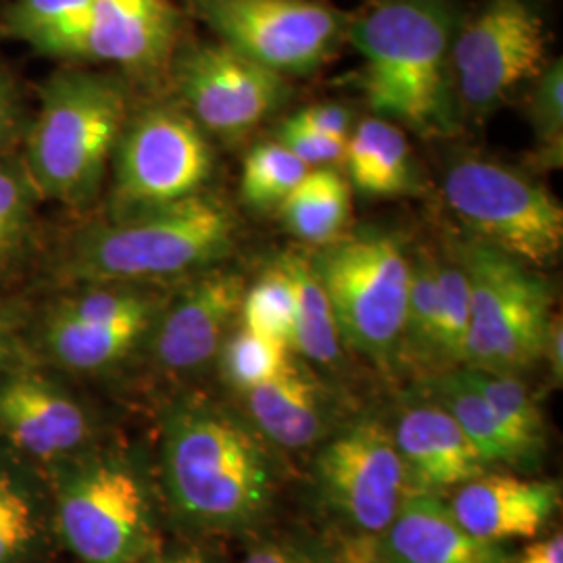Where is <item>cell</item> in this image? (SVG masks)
Wrapping results in <instances>:
<instances>
[{"instance_id": "cell-1", "label": "cell", "mask_w": 563, "mask_h": 563, "mask_svg": "<svg viewBox=\"0 0 563 563\" xmlns=\"http://www.w3.org/2000/svg\"><path fill=\"white\" fill-rule=\"evenodd\" d=\"M457 0H365L346 42L362 55L369 107L423 139L453 136L462 115L453 84Z\"/></svg>"}, {"instance_id": "cell-20", "label": "cell", "mask_w": 563, "mask_h": 563, "mask_svg": "<svg viewBox=\"0 0 563 563\" xmlns=\"http://www.w3.org/2000/svg\"><path fill=\"white\" fill-rule=\"evenodd\" d=\"M246 407L263 434L286 449L316 443L325 423L320 388L297 363L274 380L249 390Z\"/></svg>"}, {"instance_id": "cell-22", "label": "cell", "mask_w": 563, "mask_h": 563, "mask_svg": "<svg viewBox=\"0 0 563 563\" xmlns=\"http://www.w3.org/2000/svg\"><path fill=\"white\" fill-rule=\"evenodd\" d=\"M430 393L432 399L441 402L453 416L465 439L483 457L484 465H520L541 453L495 413V409L484 401L483 395L467 380L463 367L434 376L430 380Z\"/></svg>"}, {"instance_id": "cell-6", "label": "cell", "mask_w": 563, "mask_h": 563, "mask_svg": "<svg viewBox=\"0 0 563 563\" xmlns=\"http://www.w3.org/2000/svg\"><path fill=\"white\" fill-rule=\"evenodd\" d=\"M455 257L470 286V332L463 367L514 374L543 357L551 313L549 284L526 263L476 239Z\"/></svg>"}, {"instance_id": "cell-25", "label": "cell", "mask_w": 563, "mask_h": 563, "mask_svg": "<svg viewBox=\"0 0 563 563\" xmlns=\"http://www.w3.org/2000/svg\"><path fill=\"white\" fill-rule=\"evenodd\" d=\"M278 211L292 236L325 246L344 234L351 218V184L330 167L309 169Z\"/></svg>"}, {"instance_id": "cell-3", "label": "cell", "mask_w": 563, "mask_h": 563, "mask_svg": "<svg viewBox=\"0 0 563 563\" xmlns=\"http://www.w3.org/2000/svg\"><path fill=\"white\" fill-rule=\"evenodd\" d=\"M128 113V88L115 76L67 69L46 81L21 157L38 199L74 207L92 201Z\"/></svg>"}, {"instance_id": "cell-7", "label": "cell", "mask_w": 563, "mask_h": 563, "mask_svg": "<svg viewBox=\"0 0 563 563\" xmlns=\"http://www.w3.org/2000/svg\"><path fill=\"white\" fill-rule=\"evenodd\" d=\"M55 522L81 563H142L155 553L146 486L132 465L118 457L95 455L60 467Z\"/></svg>"}, {"instance_id": "cell-5", "label": "cell", "mask_w": 563, "mask_h": 563, "mask_svg": "<svg viewBox=\"0 0 563 563\" xmlns=\"http://www.w3.org/2000/svg\"><path fill=\"white\" fill-rule=\"evenodd\" d=\"M311 262L341 341L369 362L390 367L401 351L411 278L401 241L388 232L363 230L325 244Z\"/></svg>"}, {"instance_id": "cell-28", "label": "cell", "mask_w": 563, "mask_h": 563, "mask_svg": "<svg viewBox=\"0 0 563 563\" xmlns=\"http://www.w3.org/2000/svg\"><path fill=\"white\" fill-rule=\"evenodd\" d=\"M418 367H444L441 344V302L437 282V255L420 251L411 260L409 297L402 328L401 351Z\"/></svg>"}, {"instance_id": "cell-13", "label": "cell", "mask_w": 563, "mask_h": 563, "mask_svg": "<svg viewBox=\"0 0 563 563\" xmlns=\"http://www.w3.org/2000/svg\"><path fill=\"white\" fill-rule=\"evenodd\" d=\"M318 478L325 501L357 534L380 537L409 493L393 430L363 420L323 446Z\"/></svg>"}, {"instance_id": "cell-2", "label": "cell", "mask_w": 563, "mask_h": 563, "mask_svg": "<svg viewBox=\"0 0 563 563\" xmlns=\"http://www.w3.org/2000/svg\"><path fill=\"white\" fill-rule=\"evenodd\" d=\"M163 481L181 520L209 532H239L262 520L274 476L244 423L211 405H184L163 426Z\"/></svg>"}, {"instance_id": "cell-23", "label": "cell", "mask_w": 563, "mask_h": 563, "mask_svg": "<svg viewBox=\"0 0 563 563\" xmlns=\"http://www.w3.org/2000/svg\"><path fill=\"white\" fill-rule=\"evenodd\" d=\"M92 0H15L2 15V32L36 51L86 59Z\"/></svg>"}, {"instance_id": "cell-34", "label": "cell", "mask_w": 563, "mask_h": 563, "mask_svg": "<svg viewBox=\"0 0 563 563\" xmlns=\"http://www.w3.org/2000/svg\"><path fill=\"white\" fill-rule=\"evenodd\" d=\"M38 199L21 159L0 162V269L20 253Z\"/></svg>"}, {"instance_id": "cell-29", "label": "cell", "mask_w": 563, "mask_h": 563, "mask_svg": "<svg viewBox=\"0 0 563 563\" xmlns=\"http://www.w3.org/2000/svg\"><path fill=\"white\" fill-rule=\"evenodd\" d=\"M241 320L242 328L292 349L295 292L280 262L272 263L255 284L244 290Z\"/></svg>"}, {"instance_id": "cell-37", "label": "cell", "mask_w": 563, "mask_h": 563, "mask_svg": "<svg viewBox=\"0 0 563 563\" xmlns=\"http://www.w3.org/2000/svg\"><path fill=\"white\" fill-rule=\"evenodd\" d=\"M288 120L299 123L311 132L328 136V139H336V141H349V136L353 132V113L342 104L328 102V104L302 107Z\"/></svg>"}, {"instance_id": "cell-17", "label": "cell", "mask_w": 563, "mask_h": 563, "mask_svg": "<svg viewBox=\"0 0 563 563\" xmlns=\"http://www.w3.org/2000/svg\"><path fill=\"white\" fill-rule=\"evenodd\" d=\"M562 504L553 481H528L511 474H481L462 484L449 509L463 528L486 543L534 539Z\"/></svg>"}, {"instance_id": "cell-16", "label": "cell", "mask_w": 563, "mask_h": 563, "mask_svg": "<svg viewBox=\"0 0 563 563\" xmlns=\"http://www.w3.org/2000/svg\"><path fill=\"white\" fill-rule=\"evenodd\" d=\"M0 432L21 453L57 462L88 443L92 426L80 401L59 384L23 372L0 380Z\"/></svg>"}, {"instance_id": "cell-31", "label": "cell", "mask_w": 563, "mask_h": 563, "mask_svg": "<svg viewBox=\"0 0 563 563\" xmlns=\"http://www.w3.org/2000/svg\"><path fill=\"white\" fill-rule=\"evenodd\" d=\"M309 174L280 142H263L249 151L242 165L241 195L255 209L278 207Z\"/></svg>"}, {"instance_id": "cell-21", "label": "cell", "mask_w": 563, "mask_h": 563, "mask_svg": "<svg viewBox=\"0 0 563 563\" xmlns=\"http://www.w3.org/2000/svg\"><path fill=\"white\" fill-rule=\"evenodd\" d=\"M349 180L367 197L407 195L416 186V163L401 125L383 118L363 120L344 148Z\"/></svg>"}, {"instance_id": "cell-40", "label": "cell", "mask_w": 563, "mask_h": 563, "mask_svg": "<svg viewBox=\"0 0 563 563\" xmlns=\"http://www.w3.org/2000/svg\"><path fill=\"white\" fill-rule=\"evenodd\" d=\"M328 563H386L378 544V537L355 534L346 539Z\"/></svg>"}, {"instance_id": "cell-42", "label": "cell", "mask_w": 563, "mask_h": 563, "mask_svg": "<svg viewBox=\"0 0 563 563\" xmlns=\"http://www.w3.org/2000/svg\"><path fill=\"white\" fill-rule=\"evenodd\" d=\"M516 563H563L562 534L558 532L555 537L530 544Z\"/></svg>"}, {"instance_id": "cell-27", "label": "cell", "mask_w": 563, "mask_h": 563, "mask_svg": "<svg viewBox=\"0 0 563 563\" xmlns=\"http://www.w3.org/2000/svg\"><path fill=\"white\" fill-rule=\"evenodd\" d=\"M46 541V511L32 483L0 462V563H34Z\"/></svg>"}, {"instance_id": "cell-19", "label": "cell", "mask_w": 563, "mask_h": 563, "mask_svg": "<svg viewBox=\"0 0 563 563\" xmlns=\"http://www.w3.org/2000/svg\"><path fill=\"white\" fill-rule=\"evenodd\" d=\"M378 544L386 563H514L501 544L470 534L439 495L420 490L407 493Z\"/></svg>"}, {"instance_id": "cell-39", "label": "cell", "mask_w": 563, "mask_h": 563, "mask_svg": "<svg viewBox=\"0 0 563 563\" xmlns=\"http://www.w3.org/2000/svg\"><path fill=\"white\" fill-rule=\"evenodd\" d=\"M242 563H328L313 551L290 541H269L255 547Z\"/></svg>"}, {"instance_id": "cell-8", "label": "cell", "mask_w": 563, "mask_h": 563, "mask_svg": "<svg viewBox=\"0 0 563 563\" xmlns=\"http://www.w3.org/2000/svg\"><path fill=\"white\" fill-rule=\"evenodd\" d=\"M444 197L472 239L530 267L562 255L563 209L541 184L504 163L463 157L444 176Z\"/></svg>"}, {"instance_id": "cell-18", "label": "cell", "mask_w": 563, "mask_h": 563, "mask_svg": "<svg viewBox=\"0 0 563 563\" xmlns=\"http://www.w3.org/2000/svg\"><path fill=\"white\" fill-rule=\"evenodd\" d=\"M393 439L411 484L409 490L439 495L484 474L483 457L434 399L409 402L399 413Z\"/></svg>"}, {"instance_id": "cell-9", "label": "cell", "mask_w": 563, "mask_h": 563, "mask_svg": "<svg viewBox=\"0 0 563 563\" xmlns=\"http://www.w3.org/2000/svg\"><path fill=\"white\" fill-rule=\"evenodd\" d=\"M547 65V23L534 0H486L463 18L453 44L462 121L483 120L511 101Z\"/></svg>"}, {"instance_id": "cell-14", "label": "cell", "mask_w": 563, "mask_h": 563, "mask_svg": "<svg viewBox=\"0 0 563 563\" xmlns=\"http://www.w3.org/2000/svg\"><path fill=\"white\" fill-rule=\"evenodd\" d=\"M244 278L234 272H207L165 311L155 330L153 353L169 372H195L213 362L232 323L241 318Z\"/></svg>"}, {"instance_id": "cell-41", "label": "cell", "mask_w": 563, "mask_h": 563, "mask_svg": "<svg viewBox=\"0 0 563 563\" xmlns=\"http://www.w3.org/2000/svg\"><path fill=\"white\" fill-rule=\"evenodd\" d=\"M543 357L549 360V367L553 374V380L562 384L563 378V325L560 316H553L549 328H547V339H544Z\"/></svg>"}, {"instance_id": "cell-24", "label": "cell", "mask_w": 563, "mask_h": 563, "mask_svg": "<svg viewBox=\"0 0 563 563\" xmlns=\"http://www.w3.org/2000/svg\"><path fill=\"white\" fill-rule=\"evenodd\" d=\"M153 320L88 322L53 311L44 328V344L55 362L76 372H95L123 360Z\"/></svg>"}, {"instance_id": "cell-32", "label": "cell", "mask_w": 563, "mask_h": 563, "mask_svg": "<svg viewBox=\"0 0 563 563\" xmlns=\"http://www.w3.org/2000/svg\"><path fill=\"white\" fill-rule=\"evenodd\" d=\"M467 380L481 393L495 413L511 430H516L523 441L543 446V416L528 388L514 374L484 372L474 367H463Z\"/></svg>"}, {"instance_id": "cell-12", "label": "cell", "mask_w": 563, "mask_h": 563, "mask_svg": "<svg viewBox=\"0 0 563 563\" xmlns=\"http://www.w3.org/2000/svg\"><path fill=\"white\" fill-rule=\"evenodd\" d=\"M184 111L202 132L236 141L276 115L292 97L288 78L222 42L184 46L172 60Z\"/></svg>"}, {"instance_id": "cell-11", "label": "cell", "mask_w": 563, "mask_h": 563, "mask_svg": "<svg viewBox=\"0 0 563 563\" xmlns=\"http://www.w3.org/2000/svg\"><path fill=\"white\" fill-rule=\"evenodd\" d=\"M213 169L207 134L184 109L151 107L128 121L115 146L113 218L190 199Z\"/></svg>"}, {"instance_id": "cell-38", "label": "cell", "mask_w": 563, "mask_h": 563, "mask_svg": "<svg viewBox=\"0 0 563 563\" xmlns=\"http://www.w3.org/2000/svg\"><path fill=\"white\" fill-rule=\"evenodd\" d=\"M20 97L15 84L0 69V162L9 157V148L20 132Z\"/></svg>"}, {"instance_id": "cell-44", "label": "cell", "mask_w": 563, "mask_h": 563, "mask_svg": "<svg viewBox=\"0 0 563 563\" xmlns=\"http://www.w3.org/2000/svg\"><path fill=\"white\" fill-rule=\"evenodd\" d=\"M13 355H15V339L7 322L0 318V367L11 362Z\"/></svg>"}, {"instance_id": "cell-10", "label": "cell", "mask_w": 563, "mask_h": 563, "mask_svg": "<svg viewBox=\"0 0 563 563\" xmlns=\"http://www.w3.org/2000/svg\"><path fill=\"white\" fill-rule=\"evenodd\" d=\"M225 46L263 67L309 76L334 59L351 15L325 0H186Z\"/></svg>"}, {"instance_id": "cell-43", "label": "cell", "mask_w": 563, "mask_h": 563, "mask_svg": "<svg viewBox=\"0 0 563 563\" xmlns=\"http://www.w3.org/2000/svg\"><path fill=\"white\" fill-rule=\"evenodd\" d=\"M142 563H220L197 549H176L169 553H153Z\"/></svg>"}, {"instance_id": "cell-4", "label": "cell", "mask_w": 563, "mask_h": 563, "mask_svg": "<svg viewBox=\"0 0 563 563\" xmlns=\"http://www.w3.org/2000/svg\"><path fill=\"white\" fill-rule=\"evenodd\" d=\"M234 236L236 220L230 207L199 192L81 230L69 244L63 269L90 284L172 278L222 262Z\"/></svg>"}, {"instance_id": "cell-30", "label": "cell", "mask_w": 563, "mask_h": 563, "mask_svg": "<svg viewBox=\"0 0 563 563\" xmlns=\"http://www.w3.org/2000/svg\"><path fill=\"white\" fill-rule=\"evenodd\" d=\"M292 349L262 334L241 328L230 332L220 351L222 360L223 378L230 386L239 388L241 393H249L262 384L274 380L276 376L290 369Z\"/></svg>"}, {"instance_id": "cell-33", "label": "cell", "mask_w": 563, "mask_h": 563, "mask_svg": "<svg viewBox=\"0 0 563 563\" xmlns=\"http://www.w3.org/2000/svg\"><path fill=\"white\" fill-rule=\"evenodd\" d=\"M437 282L441 302V344L444 367L449 372L465 362V342L470 332V286L455 255H437Z\"/></svg>"}, {"instance_id": "cell-35", "label": "cell", "mask_w": 563, "mask_h": 563, "mask_svg": "<svg viewBox=\"0 0 563 563\" xmlns=\"http://www.w3.org/2000/svg\"><path fill=\"white\" fill-rule=\"evenodd\" d=\"M528 118L534 136L551 163H562L563 146V65L551 60L534 80L528 99Z\"/></svg>"}, {"instance_id": "cell-15", "label": "cell", "mask_w": 563, "mask_h": 563, "mask_svg": "<svg viewBox=\"0 0 563 563\" xmlns=\"http://www.w3.org/2000/svg\"><path fill=\"white\" fill-rule=\"evenodd\" d=\"M178 42L180 13L172 0H92L86 59L151 80L172 67Z\"/></svg>"}, {"instance_id": "cell-26", "label": "cell", "mask_w": 563, "mask_h": 563, "mask_svg": "<svg viewBox=\"0 0 563 563\" xmlns=\"http://www.w3.org/2000/svg\"><path fill=\"white\" fill-rule=\"evenodd\" d=\"M278 262L286 269L295 292V342L292 349L309 362L332 365L341 360V334L311 257L284 253Z\"/></svg>"}, {"instance_id": "cell-36", "label": "cell", "mask_w": 563, "mask_h": 563, "mask_svg": "<svg viewBox=\"0 0 563 563\" xmlns=\"http://www.w3.org/2000/svg\"><path fill=\"white\" fill-rule=\"evenodd\" d=\"M278 142L286 146L299 162L305 163L309 169L311 167H330L332 163H339L344 159V148L346 141H336L328 139L318 132H311L302 128L295 121H282L278 128Z\"/></svg>"}]
</instances>
